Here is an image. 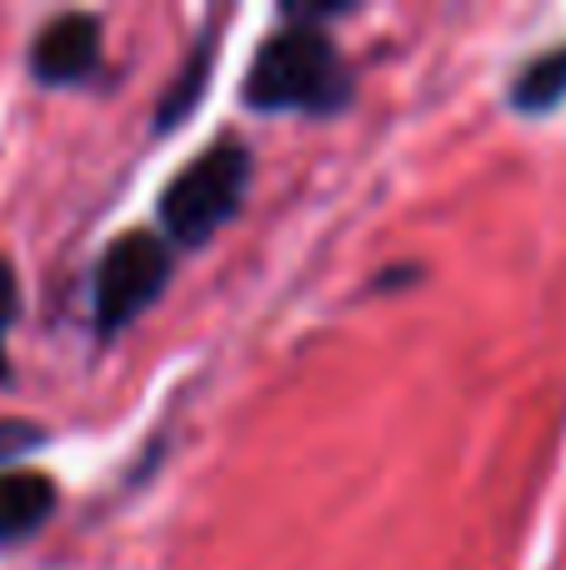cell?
I'll return each instance as SVG.
<instances>
[{
	"label": "cell",
	"instance_id": "cell-1",
	"mask_svg": "<svg viewBox=\"0 0 566 570\" xmlns=\"http://www.w3.org/2000/svg\"><path fill=\"white\" fill-rule=\"evenodd\" d=\"M246 100L256 110H306V116H331L351 100V70L311 10H296L291 26H281L256 50Z\"/></svg>",
	"mask_w": 566,
	"mask_h": 570
},
{
	"label": "cell",
	"instance_id": "cell-6",
	"mask_svg": "<svg viewBox=\"0 0 566 570\" xmlns=\"http://www.w3.org/2000/svg\"><path fill=\"white\" fill-rule=\"evenodd\" d=\"M566 100V46L541 50L537 60H527L511 86V106L527 110V116H547Z\"/></svg>",
	"mask_w": 566,
	"mask_h": 570
},
{
	"label": "cell",
	"instance_id": "cell-7",
	"mask_svg": "<svg viewBox=\"0 0 566 570\" xmlns=\"http://www.w3.org/2000/svg\"><path fill=\"white\" fill-rule=\"evenodd\" d=\"M16 305H20L16 271H10V261L0 256V375H6V335H10V321H16Z\"/></svg>",
	"mask_w": 566,
	"mask_h": 570
},
{
	"label": "cell",
	"instance_id": "cell-8",
	"mask_svg": "<svg viewBox=\"0 0 566 570\" xmlns=\"http://www.w3.org/2000/svg\"><path fill=\"white\" fill-rule=\"evenodd\" d=\"M36 441H40L36 425H0V455L26 451V445H36Z\"/></svg>",
	"mask_w": 566,
	"mask_h": 570
},
{
	"label": "cell",
	"instance_id": "cell-3",
	"mask_svg": "<svg viewBox=\"0 0 566 570\" xmlns=\"http://www.w3.org/2000/svg\"><path fill=\"white\" fill-rule=\"evenodd\" d=\"M166 276H170V256L156 236H146V230L120 236L100 256V271H96V325L106 335L130 325L166 291Z\"/></svg>",
	"mask_w": 566,
	"mask_h": 570
},
{
	"label": "cell",
	"instance_id": "cell-4",
	"mask_svg": "<svg viewBox=\"0 0 566 570\" xmlns=\"http://www.w3.org/2000/svg\"><path fill=\"white\" fill-rule=\"evenodd\" d=\"M96 66H100V20L80 16V10L56 16L36 36V50H30V70H36L40 86H76Z\"/></svg>",
	"mask_w": 566,
	"mask_h": 570
},
{
	"label": "cell",
	"instance_id": "cell-2",
	"mask_svg": "<svg viewBox=\"0 0 566 570\" xmlns=\"http://www.w3.org/2000/svg\"><path fill=\"white\" fill-rule=\"evenodd\" d=\"M246 180H251L246 146L221 140V146H211L206 156H196L166 186V196H160V226H166V236L180 240V246L211 240L241 210Z\"/></svg>",
	"mask_w": 566,
	"mask_h": 570
},
{
	"label": "cell",
	"instance_id": "cell-5",
	"mask_svg": "<svg viewBox=\"0 0 566 570\" xmlns=\"http://www.w3.org/2000/svg\"><path fill=\"white\" fill-rule=\"evenodd\" d=\"M56 511V481L36 471H0V546L36 535Z\"/></svg>",
	"mask_w": 566,
	"mask_h": 570
}]
</instances>
